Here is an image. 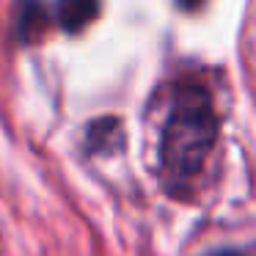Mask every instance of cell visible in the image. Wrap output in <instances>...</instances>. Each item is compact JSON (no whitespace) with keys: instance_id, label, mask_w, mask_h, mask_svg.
Masks as SVG:
<instances>
[{"instance_id":"obj_1","label":"cell","mask_w":256,"mask_h":256,"mask_svg":"<svg viewBox=\"0 0 256 256\" xmlns=\"http://www.w3.org/2000/svg\"><path fill=\"white\" fill-rule=\"evenodd\" d=\"M218 138V116L204 86L182 83L174 88L160 138V168L166 190L184 198L201 174Z\"/></svg>"},{"instance_id":"obj_2","label":"cell","mask_w":256,"mask_h":256,"mask_svg":"<svg viewBox=\"0 0 256 256\" xmlns=\"http://www.w3.org/2000/svg\"><path fill=\"white\" fill-rule=\"evenodd\" d=\"M56 17L66 34H78L100 17V0H58Z\"/></svg>"},{"instance_id":"obj_3","label":"cell","mask_w":256,"mask_h":256,"mask_svg":"<svg viewBox=\"0 0 256 256\" xmlns=\"http://www.w3.org/2000/svg\"><path fill=\"white\" fill-rule=\"evenodd\" d=\"M47 28V12L42 0H17V36L20 42H34Z\"/></svg>"},{"instance_id":"obj_4","label":"cell","mask_w":256,"mask_h":256,"mask_svg":"<svg viewBox=\"0 0 256 256\" xmlns=\"http://www.w3.org/2000/svg\"><path fill=\"white\" fill-rule=\"evenodd\" d=\"M116 130H118L116 118H102V122L91 124V130H88V152L91 149H105L108 140L113 138L110 132H116Z\"/></svg>"},{"instance_id":"obj_5","label":"cell","mask_w":256,"mask_h":256,"mask_svg":"<svg viewBox=\"0 0 256 256\" xmlns=\"http://www.w3.org/2000/svg\"><path fill=\"white\" fill-rule=\"evenodd\" d=\"M179 3V8H184V12H193V8H198L204 0H176Z\"/></svg>"},{"instance_id":"obj_6","label":"cell","mask_w":256,"mask_h":256,"mask_svg":"<svg viewBox=\"0 0 256 256\" xmlns=\"http://www.w3.org/2000/svg\"><path fill=\"white\" fill-rule=\"evenodd\" d=\"M210 256H242L240 250H215V254H210Z\"/></svg>"}]
</instances>
